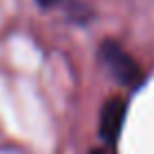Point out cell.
<instances>
[{"instance_id": "cell-1", "label": "cell", "mask_w": 154, "mask_h": 154, "mask_svg": "<svg viewBox=\"0 0 154 154\" xmlns=\"http://www.w3.org/2000/svg\"><path fill=\"white\" fill-rule=\"evenodd\" d=\"M98 56H100V63L112 74V78L116 83H121L123 87L134 92V89H141L143 85H145V72L141 69V65L127 54L116 40L105 38L100 42Z\"/></svg>"}, {"instance_id": "cell-2", "label": "cell", "mask_w": 154, "mask_h": 154, "mask_svg": "<svg viewBox=\"0 0 154 154\" xmlns=\"http://www.w3.org/2000/svg\"><path fill=\"white\" fill-rule=\"evenodd\" d=\"M125 116H127V100L123 96H109L100 105L98 136L107 143L109 147H116V143H119L123 125H125Z\"/></svg>"}, {"instance_id": "cell-3", "label": "cell", "mask_w": 154, "mask_h": 154, "mask_svg": "<svg viewBox=\"0 0 154 154\" xmlns=\"http://www.w3.org/2000/svg\"><path fill=\"white\" fill-rule=\"evenodd\" d=\"M58 2H63V0H36V5H38L40 9H51V7H56Z\"/></svg>"}, {"instance_id": "cell-4", "label": "cell", "mask_w": 154, "mask_h": 154, "mask_svg": "<svg viewBox=\"0 0 154 154\" xmlns=\"http://www.w3.org/2000/svg\"><path fill=\"white\" fill-rule=\"evenodd\" d=\"M89 154H105V152L100 150V147H94V150H89Z\"/></svg>"}]
</instances>
